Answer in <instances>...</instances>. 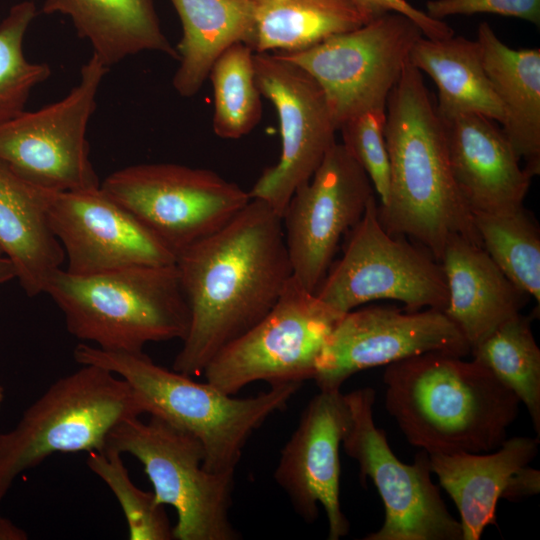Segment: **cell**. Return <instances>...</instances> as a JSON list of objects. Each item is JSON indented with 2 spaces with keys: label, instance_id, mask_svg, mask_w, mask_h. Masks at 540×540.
<instances>
[{
  "label": "cell",
  "instance_id": "6da1fadb",
  "mask_svg": "<svg viewBox=\"0 0 540 540\" xmlns=\"http://www.w3.org/2000/svg\"><path fill=\"white\" fill-rule=\"evenodd\" d=\"M175 266L190 322L172 370L190 377L260 321L292 277L281 216L258 199L178 252Z\"/></svg>",
  "mask_w": 540,
  "mask_h": 540
},
{
  "label": "cell",
  "instance_id": "7a4b0ae2",
  "mask_svg": "<svg viewBox=\"0 0 540 540\" xmlns=\"http://www.w3.org/2000/svg\"><path fill=\"white\" fill-rule=\"evenodd\" d=\"M384 135L390 184L378 205L383 228L416 241L438 261L452 236L481 245L451 171L444 120L409 61L388 96Z\"/></svg>",
  "mask_w": 540,
  "mask_h": 540
},
{
  "label": "cell",
  "instance_id": "3957f363",
  "mask_svg": "<svg viewBox=\"0 0 540 540\" xmlns=\"http://www.w3.org/2000/svg\"><path fill=\"white\" fill-rule=\"evenodd\" d=\"M429 352L386 366L385 407L406 440L427 453L498 448L520 401L474 359Z\"/></svg>",
  "mask_w": 540,
  "mask_h": 540
},
{
  "label": "cell",
  "instance_id": "277c9868",
  "mask_svg": "<svg viewBox=\"0 0 540 540\" xmlns=\"http://www.w3.org/2000/svg\"><path fill=\"white\" fill-rule=\"evenodd\" d=\"M73 355L81 365H96L126 380L143 399L146 413L195 437L203 448V468L211 473H234L252 433L284 409L302 384H273L256 396L233 398L155 364L143 351H108L82 343Z\"/></svg>",
  "mask_w": 540,
  "mask_h": 540
},
{
  "label": "cell",
  "instance_id": "5b68a950",
  "mask_svg": "<svg viewBox=\"0 0 540 540\" xmlns=\"http://www.w3.org/2000/svg\"><path fill=\"white\" fill-rule=\"evenodd\" d=\"M45 293L62 310L70 334L103 350L141 352L149 342L183 340L189 328L175 264L91 275L60 268Z\"/></svg>",
  "mask_w": 540,
  "mask_h": 540
},
{
  "label": "cell",
  "instance_id": "8992f818",
  "mask_svg": "<svg viewBox=\"0 0 540 540\" xmlns=\"http://www.w3.org/2000/svg\"><path fill=\"white\" fill-rule=\"evenodd\" d=\"M144 413L141 396L102 367L82 365L58 379L0 433V502L22 472L54 453L103 450L119 423Z\"/></svg>",
  "mask_w": 540,
  "mask_h": 540
},
{
  "label": "cell",
  "instance_id": "52a82bcc",
  "mask_svg": "<svg viewBox=\"0 0 540 540\" xmlns=\"http://www.w3.org/2000/svg\"><path fill=\"white\" fill-rule=\"evenodd\" d=\"M106 447L134 456L143 466L155 500L177 513L176 540H236L230 521L234 473H211L203 468L204 452L192 435L159 417H139L119 423Z\"/></svg>",
  "mask_w": 540,
  "mask_h": 540
},
{
  "label": "cell",
  "instance_id": "ba28073f",
  "mask_svg": "<svg viewBox=\"0 0 540 540\" xmlns=\"http://www.w3.org/2000/svg\"><path fill=\"white\" fill-rule=\"evenodd\" d=\"M315 295L339 315L381 299L399 301L406 311H443L447 303L440 262L422 246L383 228L375 195Z\"/></svg>",
  "mask_w": 540,
  "mask_h": 540
},
{
  "label": "cell",
  "instance_id": "9c48e42d",
  "mask_svg": "<svg viewBox=\"0 0 540 540\" xmlns=\"http://www.w3.org/2000/svg\"><path fill=\"white\" fill-rule=\"evenodd\" d=\"M375 394L370 387L344 394L349 419L341 445L358 463L361 479L375 485L385 512L380 529L363 539L462 540L460 522L431 479L429 454L420 449L412 464L396 457L374 422Z\"/></svg>",
  "mask_w": 540,
  "mask_h": 540
},
{
  "label": "cell",
  "instance_id": "30bf717a",
  "mask_svg": "<svg viewBox=\"0 0 540 540\" xmlns=\"http://www.w3.org/2000/svg\"><path fill=\"white\" fill-rule=\"evenodd\" d=\"M100 188L176 255L221 228L251 200L248 191L212 170L174 163L125 167Z\"/></svg>",
  "mask_w": 540,
  "mask_h": 540
},
{
  "label": "cell",
  "instance_id": "8fae6325",
  "mask_svg": "<svg viewBox=\"0 0 540 540\" xmlns=\"http://www.w3.org/2000/svg\"><path fill=\"white\" fill-rule=\"evenodd\" d=\"M342 315L291 277L272 309L206 365V382L233 395L255 381L313 379L328 335Z\"/></svg>",
  "mask_w": 540,
  "mask_h": 540
},
{
  "label": "cell",
  "instance_id": "7c38bea8",
  "mask_svg": "<svg viewBox=\"0 0 540 540\" xmlns=\"http://www.w3.org/2000/svg\"><path fill=\"white\" fill-rule=\"evenodd\" d=\"M422 36L412 19L389 12L310 48L273 53L302 68L319 84L339 130L355 115L386 108L410 52Z\"/></svg>",
  "mask_w": 540,
  "mask_h": 540
},
{
  "label": "cell",
  "instance_id": "4fadbf2b",
  "mask_svg": "<svg viewBox=\"0 0 540 540\" xmlns=\"http://www.w3.org/2000/svg\"><path fill=\"white\" fill-rule=\"evenodd\" d=\"M92 54L80 80L61 100L0 123V160L28 182L53 192L100 187L86 137L108 72Z\"/></svg>",
  "mask_w": 540,
  "mask_h": 540
},
{
  "label": "cell",
  "instance_id": "5bb4252c",
  "mask_svg": "<svg viewBox=\"0 0 540 540\" xmlns=\"http://www.w3.org/2000/svg\"><path fill=\"white\" fill-rule=\"evenodd\" d=\"M374 195L364 169L337 142L295 190L281 220L292 276L304 289L316 292L341 238L360 221Z\"/></svg>",
  "mask_w": 540,
  "mask_h": 540
},
{
  "label": "cell",
  "instance_id": "9a60e30c",
  "mask_svg": "<svg viewBox=\"0 0 540 540\" xmlns=\"http://www.w3.org/2000/svg\"><path fill=\"white\" fill-rule=\"evenodd\" d=\"M254 69L261 95L279 119L281 153L248 192L281 216L295 190L312 177L336 143L338 129L323 90L302 68L264 52L254 53Z\"/></svg>",
  "mask_w": 540,
  "mask_h": 540
},
{
  "label": "cell",
  "instance_id": "2e32d148",
  "mask_svg": "<svg viewBox=\"0 0 540 540\" xmlns=\"http://www.w3.org/2000/svg\"><path fill=\"white\" fill-rule=\"evenodd\" d=\"M429 352L470 354L467 340L442 310L355 308L328 335L313 379L320 391H337L359 371Z\"/></svg>",
  "mask_w": 540,
  "mask_h": 540
},
{
  "label": "cell",
  "instance_id": "e0dca14e",
  "mask_svg": "<svg viewBox=\"0 0 540 540\" xmlns=\"http://www.w3.org/2000/svg\"><path fill=\"white\" fill-rule=\"evenodd\" d=\"M48 216L68 260L66 271L71 274L176 262L169 247L100 187L53 192Z\"/></svg>",
  "mask_w": 540,
  "mask_h": 540
},
{
  "label": "cell",
  "instance_id": "ac0fdd59",
  "mask_svg": "<svg viewBox=\"0 0 540 540\" xmlns=\"http://www.w3.org/2000/svg\"><path fill=\"white\" fill-rule=\"evenodd\" d=\"M348 419L345 395L340 390L320 391L305 407L274 473L276 482L304 521L314 522L318 504L322 505L329 540H338L350 530L339 499V448Z\"/></svg>",
  "mask_w": 540,
  "mask_h": 540
},
{
  "label": "cell",
  "instance_id": "d6986e66",
  "mask_svg": "<svg viewBox=\"0 0 540 540\" xmlns=\"http://www.w3.org/2000/svg\"><path fill=\"white\" fill-rule=\"evenodd\" d=\"M539 438L516 436L484 453H431V472L460 515L462 540H479L497 524L500 499L517 502L540 492V471L530 466Z\"/></svg>",
  "mask_w": 540,
  "mask_h": 540
},
{
  "label": "cell",
  "instance_id": "ffe728a7",
  "mask_svg": "<svg viewBox=\"0 0 540 540\" xmlns=\"http://www.w3.org/2000/svg\"><path fill=\"white\" fill-rule=\"evenodd\" d=\"M494 122L478 114L444 120L451 171L472 213L522 208L533 178Z\"/></svg>",
  "mask_w": 540,
  "mask_h": 540
},
{
  "label": "cell",
  "instance_id": "44dd1931",
  "mask_svg": "<svg viewBox=\"0 0 540 540\" xmlns=\"http://www.w3.org/2000/svg\"><path fill=\"white\" fill-rule=\"evenodd\" d=\"M439 262L447 287L443 312L461 331L470 349L521 313L529 299L481 245L463 236L455 235L447 241Z\"/></svg>",
  "mask_w": 540,
  "mask_h": 540
},
{
  "label": "cell",
  "instance_id": "7402d4cb",
  "mask_svg": "<svg viewBox=\"0 0 540 540\" xmlns=\"http://www.w3.org/2000/svg\"><path fill=\"white\" fill-rule=\"evenodd\" d=\"M52 193L0 160V251L13 263L28 296L45 293L65 259L48 216Z\"/></svg>",
  "mask_w": 540,
  "mask_h": 540
},
{
  "label": "cell",
  "instance_id": "603a6c76",
  "mask_svg": "<svg viewBox=\"0 0 540 540\" xmlns=\"http://www.w3.org/2000/svg\"><path fill=\"white\" fill-rule=\"evenodd\" d=\"M484 69L505 113L502 131L525 170L540 173V49H512L490 24L477 30Z\"/></svg>",
  "mask_w": 540,
  "mask_h": 540
},
{
  "label": "cell",
  "instance_id": "cb8c5ba5",
  "mask_svg": "<svg viewBox=\"0 0 540 540\" xmlns=\"http://www.w3.org/2000/svg\"><path fill=\"white\" fill-rule=\"evenodd\" d=\"M40 12L69 16L78 36L108 68L144 51L178 60L161 29L154 0H45Z\"/></svg>",
  "mask_w": 540,
  "mask_h": 540
},
{
  "label": "cell",
  "instance_id": "d4e9b609",
  "mask_svg": "<svg viewBox=\"0 0 540 540\" xmlns=\"http://www.w3.org/2000/svg\"><path fill=\"white\" fill-rule=\"evenodd\" d=\"M409 62L434 81L438 90L436 109L443 120L478 114L504 123V109L484 69L477 40L455 35L442 39L422 36L414 44Z\"/></svg>",
  "mask_w": 540,
  "mask_h": 540
},
{
  "label": "cell",
  "instance_id": "484cf974",
  "mask_svg": "<svg viewBox=\"0 0 540 540\" xmlns=\"http://www.w3.org/2000/svg\"><path fill=\"white\" fill-rule=\"evenodd\" d=\"M182 25L175 48L179 66L172 84L179 95L199 92L215 60L229 46L245 42L252 23L251 0H171Z\"/></svg>",
  "mask_w": 540,
  "mask_h": 540
},
{
  "label": "cell",
  "instance_id": "4316f807",
  "mask_svg": "<svg viewBox=\"0 0 540 540\" xmlns=\"http://www.w3.org/2000/svg\"><path fill=\"white\" fill-rule=\"evenodd\" d=\"M245 44L254 53L292 52L368 21L350 0H251Z\"/></svg>",
  "mask_w": 540,
  "mask_h": 540
},
{
  "label": "cell",
  "instance_id": "83f0119b",
  "mask_svg": "<svg viewBox=\"0 0 540 540\" xmlns=\"http://www.w3.org/2000/svg\"><path fill=\"white\" fill-rule=\"evenodd\" d=\"M470 354L524 404L539 438L540 349L530 317L519 313L503 322L471 348Z\"/></svg>",
  "mask_w": 540,
  "mask_h": 540
},
{
  "label": "cell",
  "instance_id": "f1b7e54d",
  "mask_svg": "<svg viewBox=\"0 0 540 540\" xmlns=\"http://www.w3.org/2000/svg\"><path fill=\"white\" fill-rule=\"evenodd\" d=\"M481 246L504 275L540 304V234L522 207L514 212H473Z\"/></svg>",
  "mask_w": 540,
  "mask_h": 540
},
{
  "label": "cell",
  "instance_id": "f546056e",
  "mask_svg": "<svg viewBox=\"0 0 540 540\" xmlns=\"http://www.w3.org/2000/svg\"><path fill=\"white\" fill-rule=\"evenodd\" d=\"M208 78L214 95V133L223 139L250 133L262 116L253 50L243 42L232 44L215 60Z\"/></svg>",
  "mask_w": 540,
  "mask_h": 540
},
{
  "label": "cell",
  "instance_id": "4dcf8cb0",
  "mask_svg": "<svg viewBox=\"0 0 540 540\" xmlns=\"http://www.w3.org/2000/svg\"><path fill=\"white\" fill-rule=\"evenodd\" d=\"M36 14L34 2L25 0L0 23V123L23 112L31 91L51 73L47 64L24 56L23 40Z\"/></svg>",
  "mask_w": 540,
  "mask_h": 540
},
{
  "label": "cell",
  "instance_id": "1f68e13d",
  "mask_svg": "<svg viewBox=\"0 0 540 540\" xmlns=\"http://www.w3.org/2000/svg\"><path fill=\"white\" fill-rule=\"evenodd\" d=\"M121 455L105 447L89 452L86 464L117 498L127 521L129 539H173V527L165 506L155 500L153 492L143 491L132 482Z\"/></svg>",
  "mask_w": 540,
  "mask_h": 540
},
{
  "label": "cell",
  "instance_id": "d6a6232c",
  "mask_svg": "<svg viewBox=\"0 0 540 540\" xmlns=\"http://www.w3.org/2000/svg\"><path fill=\"white\" fill-rule=\"evenodd\" d=\"M385 123L386 108H375L346 120L338 130L342 144L368 175L380 203L386 201L390 184Z\"/></svg>",
  "mask_w": 540,
  "mask_h": 540
},
{
  "label": "cell",
  "instance_id": "836d02e7",
  "mask_svg": "<svg viewBox=\"0 0 540 540\" xmlns=\"http://www.w3.org/2000/svg\"><path fill=\"white\" fill-rule=\"evenodd\" d=\"M425 12L437 20L453 15L490 13L540 25V0H429Z\"/></svg>",
  "mask_w": 540,
  "mask_h": 540
},
{
  "label": "cell",
  "instance_id": "e575fe53",
  "mask_svg": "<svg viewBox=\"0 0 540 540\" xmlns=\"http://www.w3.org/2000/svg\"><path fill=\"white\" fill-rule=\"evenodd\" d=\"M369 22L389 12L403 14L412 19L423 36L431 39L448 38L453 29L443 20L433 19L426 12L413 7L406 0H350Z\"/></svg>",
  "mask_w": 540,
  "mask_h": 540
},
{
  "label": "cell",
  "instance_id": "d590c367",
  "mask_svg": "<svg viewBox=\"0 0 540 540\" xmlns=\"http://www.w3.org/2000/svg\"><path fill=\"white\" fill-rule=\"evenodd\" d=\"M27 533L11 520L0 515V540H26Z\"/></svg>",
  "mask_w": 540,
  "mask_h": 540
},
{
  "label": "cell",
  "instance_id": "8d00e7d4",
  "mask_svg": "<svg viewBox=\"0 0 540 540\" xmlns=\"http://www.w3.org/2000/svg\"><path fill=\"white\" fill-rule=\"evenodd\" d=\"M16 278L13 263L0 251V284Z\"/></svg>",
  "mask_w": 540,
  "mask_h": 540
},
{
  "label": "cell",
  "instance_id": "74e56055",
  "mask_svg": "<svg viewBox=\"0 0 540 540\" xmlns=\"http://www.w3.org/2000/svg\"><path fill=\"white\" fill-rule=\"evenodd\" d=\"M4 398H5L4 388H3V386L0 384V410H1L2 404H3V402H4Z\"/></svg>",
  "mask_w": 540,
  "mask_h": 540
}]
</instances>
